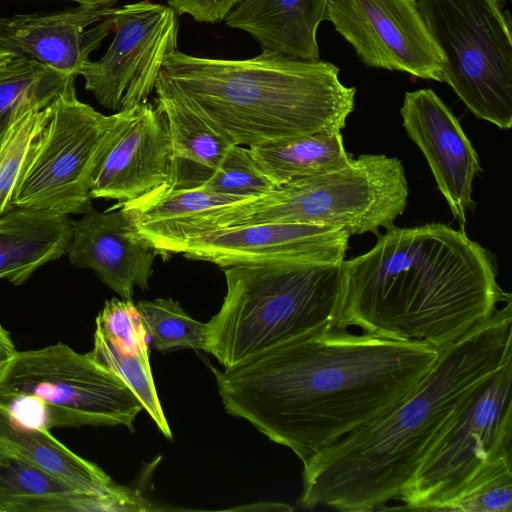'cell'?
<instances>
[{
    "label": "cell",
    "instance_id": "6da1fadb",
    "mask_svg": "<svg viewBox=\"0 0 512 512\" xmlns=\"http://www.w3.org/2000/svg\"><path fill=\"white\" fill-rule=\"evenodd\" d=\"M439 353L334 326L238 366L211 370L229 414L305 463L404 398Z\"/></svg>",
    "mask_w": 512,
    "mask_h": 512
},
{
    "label": "cell",
    "instance_id": "7a4b0ae2",
    "mask_svg": "<svg viewBox=\"0 0 512 512\" xmlns=\"http://www.w3.org/2000/svg\"><path fill=\"white\" fill-rule=\"evenodd\" d=\"M439 352L404 398L303 463L299 506L370 512L398 500L440 432L512 360V300Z\"/></svg>",
    "mask_w": 512,
    "mask_h": 512
},
{
    "label": "cell",
    "instance_id": "3957f363",
    "mask_svg": "<svg viewBox=\"0 0 512 512\" xmlns=\"http://www.w3.org/2000/svg\"><path fill=\"white\" fill-rule=\"evenodd\" d=\"M342 265L338 327L438 351L512 300L498 285L493 255L443 223L392 224L373 248Z\"/></svg>",
    "mask_w": 512,
    "mask_h": 512
},
{
    "label": "cell",
    "instance_id": "277c9868",
    "mask_svg": "<svg viewBox=\"0 0 512 512\" xmlns=\"http://www.w3.org/2000/svg\"><path fill=\"white\" fill-rule=\"evenodd\" d=\"M339 68L262 49L245 60L185 54L163 61L157 83L184 97L236 145L252 147L322 130L343 129L354 87Z\"/></svg>",
    "mask_w": 512,
    "mask_h": 512
},
{
    "label": "cell",
    "instance_id": "5b68a950",
    "mask_svg": "<svg viewBox=\"0 0 512 512\" xmlns=\"http://www.w3.org/2000/svg\"><path fill=\"white\" fill-rule=\"evenodd\" d=\"M342 261L222 268L227 291L220 310L206 323L204 351L229 369L280 345L338 326Z\"/></svg>",
    "mask_w": 512,
    "mask_h": 512
},
{
    "label": "cell",
    "instance_id": "8992f818",
    "mask_svg": "<svg viewBox=\"0 0 512 512\" xmlns=\"http://www.w3.org/2000/svg\"><path fill=\"white\" fill-rule=\"evenodd\" d=\"M408 194L398 158L362 154L340 170L294 180L202 213L178 225L173 237L184 240L213 229L261 223L327 226L350 236L378 234L403 213Z\"/></svg>",
    "mask_w": 512,
    "mask_h": 512
},
{
    "label": "cell",
    "instance_id": "52a82bcc",
    "mask_svg": "<svg viewBox=\"0 0 512 512\" xmlns=\"http://www.w3.org/2000/svg\"><path fill=\"white\" fill-rule=\"evenodd\" d=\"M447 83L479 119L512 126V35L498 0H417Z\"/></svg>",
    "mask_w": 512,
    "mask_h": 512
},
{
    "label": "cell",
    "instance_id": "ba28073f",
    "mask_svg": "<svg viewBox=\"0 0 512 512\" xmlns=\"http://www.w3.org/2000/svg\"><path fill=\"white\" fill-rule=\"evenodd\" d=\"M0 401L34 408L37 425L47 429L124 425L133 431L144 409L117 374L62 343L18 352L0 382Z\"/></svg>",
    "mask_w": 512,
    "mask_h": 512
},
{
    "label": "cell",
    "instance_id": "9c48e42d",
    "mask_svg": "<svg viewBox=\"0 0 512 512\" xmlns=\"http://www.w3.org/2000/svg\"><path fill=\"white\" fill-rule=\"evenodd\" d=\"M512 360L486 380L440 432L398 500L425 511L503 457H512Z\"/></svg>",
    "mask_w": 512,
    "mask_h": 512
},
{
    "label": "cell",
    "instance_id": "30bf717a",
    "mask_svg": "<svg viewBox=\"0 0 512 512\" xmlns=\"http://www.w3.org/2000/svg\"><path fill=\"white\" fill-rule=\"evenodd\" d=\"M71 79L52 103L11 201L60 214H85L92 207L90 184L96 159L119 112L103 115L81 102Z\"/></svg>",
    "mask_w": 512,
    "mask_h": 512
},
{
    "label": "cell",
    "instance_id": "8fae6325",
    "mask_svg": "<svg viewBox=\"0 0 512 512\" xmlns=\"http://www.w3.org/2000/svg\"><path fill=\"white\" fill-rule=\"evenodd\" d=\"M115 36L102 58L79 72L97 102L116 112L147 102L167 55L177 49L178 19L168 5L140 0L113 8Z\"/></svg>",
    "mask_w": 512,
    "mask_h": 512
},
{
    "label": "cell",
    "instance_id": "7c38bea8",
    "mask_svg": "<svg viewBox=\"0 0 512 512\" xmlns=\"http://www.w3.org/2000/svg\"><path fill=\"white\" fill-rule=\"evenodd\" d=\"M324 20L364 65L444 82V60L417 0H328Z\"/></svg>",
    "mask_w": 512,
    "mask_h": 512
},
{
    "label": "cell",
    "instance_id": "4fadbf2b",
    "mask_svg": "<svg viewBox=\"0 0 512 512\" xmlns=\"http://www.w3.org/2000/svg\"><path fill=\"white\" fill-rule=\"evenodd\" d=\"M350 235L340 229L302 223H261L201 232L170 246L165 259L185 258L218 265L274 262H340Z\"/></svg>",
    "mask_w": 512,
    "mask_h": 512
},
{
    "label": "cell",
    "instance_id": "5bb4252c",
    "mask_svg": "<svg viewBox=\"0 0 512 512\" xmlns=\"http://www.w3.org/2000/svg\"><path fill=\"white\" fill-rule=\"evenodd\" d=\"M174 157L167 121L158 106L145 102L119 111L94 165L92 199H136L170 183Z\"/></svg>",
    "mask_w": 512,
    "mask_h": 512
},
{
    "label": "cell",
    "instance_id": "9a60e30c",
    "mask_svg": "<svg viewBox=\"0 0 512 512\" xmlns=\"http://www.w3.org/2000/svg\"><path fill=\"white\" fill-rule=\"evenodd\" d=\"M116 0L78 4L64 10L0 17V47L74 77L114 29Z\"/></svg>",
    "mask_w": 512,
    "mask_h": 512
},
{
    "label": "cell",
    "instance_id": "2e32d148",
    "mask_svg": "<svg viewBox=\"0 0 512 512\" xmlns=\"http://www.w3.org/2000/svg\"><path fill=\"white\" fill-rule=\"evenodd\" d=\"M408 136L422 151L461 229L472 209V183L479 157L458 119L431 89L406 92L400 109Z\"/></svg>",
    "mask_w": 512,
    "mask_h": 512
},
{
    "label": "cell",
    "instance_id": "e0dca14e",
    "mask_svg": "<svg viewBox=\"0 0 512 512\" xmlns=\"http://www.w3.org/2000/svg\"><path fill=\"white\" fill-rule=\"evenodd\" d=\"M70 263L94 270L122 299H132L135 287L148 289L157 249L118 207L91 209L73 221L67 250Z\"/></svg>",
    "mask_w": 512,
    "mask_h": 512
},
{
    "label": "cell",
    "instance_id": "ac0fdd59",
    "mask_svg": "<svg viewBox=\"0 0 512 512\" xmlns=\"http://www.w3.org/2000/svg\"><path fill=\"white\" fill-rule=\"evenodd\" d=\"M328 0H243L224 19L262 46L306 60L320 59L317 31Z\"/></svg>",
    "mask_w": 512,
    "mask_h": 512
},
{
    "label": "cell",
    "instance_id": "d6986e66",
    "mask_svg": "<svg viewBox=\"0 0 512 512\" xmlns=\"http://www.w3.org/2000/svg\"><path fill=\"white\" fill-rule=\"evenodd\" d=\"M73 221L67 214L27 208L0 216V279L20 285L42 265L66 254Z\"/></svg>",
    "mask_w": 512,
    "mask_h": 512
},
{
    "label": "cell",
    "instance_id": "ffe728a7",
    "mask_svg": "<svg viewBox=\"0 0 512 512\" xmlns=\"http://www.w3.org/2000/svg\"><path fill=\"white\" fill-rule=\"evenodd\" d=\"M0 444L39 469L88 494H115L116 484L96 464L80 457L42 425L29 423L0 401Z\"/></svg>",
    "mask_w": 512,
    "mask_h": 512
},
{
    "label": "cell",
    "instance_id": "44dd1931",
    "mask_svg": "<svg viewBox=\"0 0 512 512\" xmlns=\"http://www.w3.org/2000/svg\"><path fill=\"white\" fill-rule=\"evenodd\" d=\"M261 172L275 187L340 170L352 160L340 129L322 130L248 147Z\"/></svg>",
    "mask_w": 512,
    "mask_h": 512
},
{
    "label": "cell",
    "instance_id": "7402d4cb",
    "mask_svg": "<svg viewBox=\"0 0 512 512\" xmlns=\"http://www.w3.org/2000/svg\"><path fill=\"white\" fill-rule=\"evenodd\" d=\"M239 199L193 187L162 184L129 201L118 202L139 233L152 245L181 223Z\"/></svg>",
    "mask_w": 512,
    "mask_h": 512
},
{
    "label": "cell",
    "instance_id": "603a6c76",
    "mask_svg": "<svg viewBox=\"0 0 512 512\" xmlns=\"http://www.w3.org/2000/svg\"><path fill=\"white\" fill-rule=\"evenodd\" d=\"M154 90L167 121L174 160L215 169L236 144L174 90L157 82Z\"/></svg>",
    "mask_w": 512,
    "mask_h": 512
},
{
    "label": "cell",
    "instance_id": "cb8c5ba5",
    "mask_svg": "<svg viewBox=\"0 0 512 512\" xmlns=\"http://www.w3.org/2000/svg\"><path fill=\"white\" fill-rule=\"evenodd\" d=\"M75 79L34 60L17 57L0 69V142L10 125L32 109H43Z\"/></svg>",
    "mask_w": 512,
    "mask_h": 512
},
{
    "label": "cell",
    "instance_id": "d4e9b609",
    "mask_svg": "<svg viewBox=\"0 0 512 512\" xmlns=\"http://www.w3.org/2000/svg\"><path fill=\"white\" fill-rule=\"evenodd\" d=\"M77 493L0 444V512H44L52 499Z\"/></svg>",
    "mask_w": 512,
    "mask_h": 512
},
{
    "label": "cell",
    "instance_id": "484cf974",
    "mask_svg": "<svg viewBox=\"0 0 512 512\" xmlns=\"http://www.w3.org/2000/svg\"><path fill=\"white\" fill-rule=\"evenodd\" d=\"M94 361L117 374L135 393L144 410L168 439L172 432L162 410L153 381L149 349L127 353L118 349L100 331L94 334L93 349L87 353Z\"/></svg>",
    "mask_w": 512,
    "mask_h": 512
},
{
    "label": "cell",
    "instance_id": "4316f807",
    "mask_svg": "<svg viewBox=\"0 0 512 512\" xmlns=\"http://www.w3.org/2000/svg\"><path fill=\"white\" fill-rule=\"evenodd\" d=\"M136 307L151 343L158 351L205 349L206 323L192 318L178 302L171 298L140 300Z\"/></svg>",
    "mask_w": 512,
    "mask_h": 512
},
{
    "label": "cell",
    "instance_id": "83f0119b",
    "mask_svg": "<svg viewBox=\"0 0 512 512\" xmlns=\"http://www.w3.org/2000/svg\"><path fill=\"white\" fill-rule=\"evenodd\" d=\"M51 112L52 104L25 112L10 125L0 142V216L11 210L16 187Z\"/></svg>",
    "mask_w": 512,
    "mask_h": 512
},
{
    "label": "cell",
    "instance_id": "f1b7e54d",
    "mask_svg": "<svg viewBox=\"0 0 512 512\" xmlns=\"http://www.w3.org/2000/svg\"><path fill=\"white\" fill-rule=\"evenodd\" d=\"M512 457H503L451 497L425 511L511 512Z\"/></svg>",
    "mask_w": 512,
    "mask_h": 512
},
{
    "label": "cell",
    "instance_id": "f546056e",
    "mask_svg": "<svg viewBox=\"0 0 512 512\" xmlns=\"http://www.w3.org/2000/svg\"><path fill=\"white\" fill-rule=\"evenodd\" d=\"M195 187L239 200L276 188L261 172L249 148L241 145H233L220 164L209 170Z\"/></svg>",
    "mask_w": 512,
    "mask_h": 512
},
{
    "label": "cell",
    "instance_id": "4dcf8cb0",
    "mask_svg": "<svg viewBox=\"0 0 512 512\" xmlns=\"http://www.w3.org/2000/svg\"><path fill=\"white\" fill-rule=\"evenodd\" d=\"M96 330L121 351L132 353L149 349L146 327L132 299L106 301L96 318Z\"/></svg>",
    "mask_w": 512,
    "mask_h": 512
},
{
    "label": "cell",
    "instance_id": "1f68e13d",
    "mask_svg": "<svg viewBox=\"0 0 512 512\" xmlns=\"http://www.w3.org/2000/svg\"><path fill=\"white\" fill-rule=\"evenodd\" d=\"M243 0H168L177 15L188 14L195 21L218 23Z\"/></svg>",
    "mask_w": 512,
    "mask_h": 512
},
{
    "label": "cell",
    "instance_id": "d6a6232c",
    "mask_svg": "<svg viewBox=\"0 0 512 512\" xmlns=\"http://www.w3.org/2000/svg\"><path fill=\"white\" fill-rule=\"evenodd\" d=\"M17 353L9 332L0 324V382L15 360Z\"/></svg>",
    "mask_w": 512,
    "mask_h": 512
},
{
    "label": "cell",
    "instance_id": "836d02e7",
    "mask_svg": "<svg viewBox=\"0 0 512 512\" xmlns=\"http://www.w3.org/2000/svg\"><path fill=\"white\" fill-rule=\"evenodd\" d=\"M230 510L240 511H293L294 507L279 502H261L231 508Z\"/></svg>",
    "mask_w": 512,
    "mask_h": 512
},
{
    "label": "cell",
    "instance_id": "e575fe53",
    "mask_svg": "<svg viewBox=\"0 0 512 512\" xmlns=\"http://www.w3.org/2000/svg\"><path fill=\"white\" fill-rule=\"evenodd\" d=\"M15 56L4 48L0 47V69Z\"/></svg>",
    "mask_w": 512,
    "mask_h": 512
},
{
    "label": "cell",
    "instance_id": "d590c367",
    "mask_svg": "<svg viewBox=\"0 0 512 512\" xmlns=\"http://www.w3.org/2000/svg\"><path fill=\"white\" fill-rule=\"evenodd\" d=\"M66 1L76 2L77 4H84V3L103 2V1H106V0H66Z\"/></svg>",
    "mask_w": 512,
    "mask_h": 512
}]
</instances>
